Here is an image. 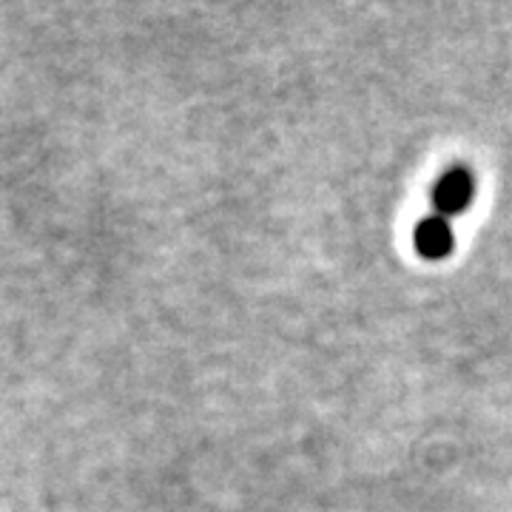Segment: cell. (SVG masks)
Here are the masks:
<instances>
[{"mask_svg": "<svg viewBox=\"0 0 512 512\" xmlns=\"http://www.w3.org/2000/svg\"><path fill=\"white\" fill-rule=\"evenodd\" d=\"M476 197V177L470 168L456 165L450 171H444L439 177V183L433 188V214L453 220L458 214H464Z\"/></svg>", "mask_w": 512, "mask_h": 512, "instance_id": "1", "label": "cell"}, {"mask_svg": "<svg viewBox=\"0 0 512 512\" xmlns=\"http://www.w3.org/2000/svg\"><path fill=\"white\" fill-rule=\"evenodd\" d=\"M413 242H416V251L424 259H430V262L444 259V256H450L453 245H456L453 222L447 220V217H439V214H430L427 220H421L416 225Z\"/></svg>", "mask_w": 512, "mask_h": 512, "instance_id": "2", "label": "cell"}]
</instances>
